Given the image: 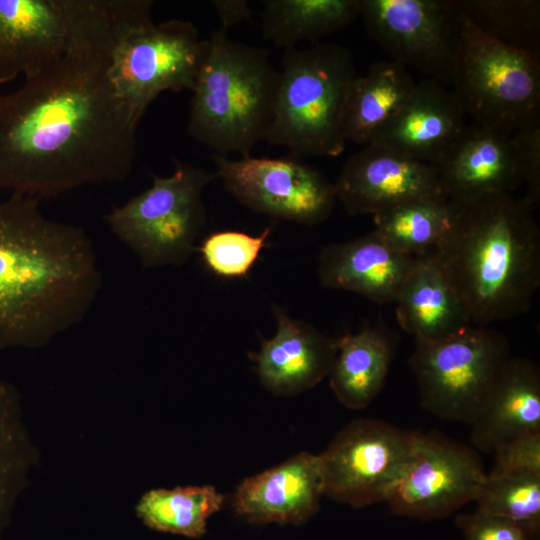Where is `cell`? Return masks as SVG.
Segmentation results:
<instances>
[{
    "label": "cell",
    "mask_w": 540,
    "mask_h": 540,
    "mask_svg": "<svg viewBox=\"0 0 540 540\" xmlns=\"http://www.w3.org/2000/svg\"><path fill=\"white\" fill-rule=\"evenodd\" d=\"M494 453V465L489 472L491 474H540V432L519 436L500 446Z\"/></svg>",
    "instance_id": "33"
},
{
    "label": "cell",
    "mask_w": 540,
    "mask_h": 540,
    "mask_svg": "<svg viewBox=\"0 0 540 540\" xmlns=\"http://www.w3.org/2000/svg\"><path fill=\"white\" fill-rule=\"evenodd\" d=\"M486 476L471 448L438 434L418 433L412 458L386 503L397 516L443 518L475 501Z\"/></svg>",
    "instance_id": "13"
},
{
    "label": "cell",
    "mask_w": 540,
    "mask_h": 540,
    "mask_svg": "<svg viewBox=\"0 0 540 540\" xmlns=\"http://www.w3.org/2000/svg\"><path fill=\"white\" fill-rule=\"evenodd\" d=\"M322 496L320 456L302 452L246 478L232 502L235 512L250 522L299 525L318 511Z\"/></svg>",
    "instance_id": "16"
},
{
    "label": "cell",
    "mask_w": 540,
    "mask_h": 540,
    "mask_svg": "<svg viewBox=\"0 0 540 540\" xmlns=\"http://www.w3.org/2000/svg\"><path fill=\"white\" fill-rule=\"evenodd\" d=\"M431 165L442 194L453 203L489 194H512L525 182L512 135L476 123L466 125Z\"/></svg>",
    "instance_id": "15"
},
{
    "label": "cell",
    "mask_w": 540,
    "mask_h": 540,
    "mask_svg": "<svg viewBox=\"0 0 540 540\" xmlns=\"http://www.w3.org/2000/svg\"><path fill=\"white\" fill-rule=\"evenodd\" d=\"M456 204L443 194L402 202L373 215L375 229L397 250L421 258L432 255L449 232Z\"/></svg>",
    "instance_id": "26"
},
{
    "label": "cell",
    "mask_w": 540,
    "mask_h": 540,
    "mask_svg": "<svg viewBox=\"0 0 540 540\" xmlns=\"http://www.w3.org/2000/svg\"><path fill=\"white\" fill-rule=\"evenodd\" d=\"M360 0H266L262 37L284 49L314 42L356 20Z\"/></svg>",
    "instance_id": "25"
},
{
    "label": "cell",
    "mask_w": 540,
    "mask_h": 540,
    "mask_svg": "<svg viewBox=\"0 0 540 540\" xmlns=\"http://www.w3.org/2000/svg\"><path fill=\"white\" fill-rule=\"evenodd\" d=\"M211 5L225 30L250 19L253 14L246 0H212Z\"/></svg>",
    "instance_id": "35"
},
{
    "label": "cell",
    "mask_w": 540,
    "mask_h": 540,
    "mask_svg": "<svg viewBox=\"0 0 540 540\" xmlns=\"http://www.w3.org/2000/svg\"><path fill=\"white\" fill-rule=\"evenodd\" d=\"M223 503L224 496L210 485L157 488L140 497L136 512L151 529L198 538Z\"/></svg>",
    "instance_id": "28"
},
{
    "label": "cell",
    "mask_w": 540,
    "mask_h": 540,
    "mask_svg": "<svg viewBox=\"0 0 540 540\" xmlns=\"http://www.w3.org/2000/svg\"><path fill=\"white\" fill-rule=\"evenodd\" d=\"M512 137L516 143L527 189L524 201L534 211L540 201V122L520 127Z\"/></svg>",
    "instance_id": "34"
},
{
    "label": "cell",
    "mask_w": 540,
    "mask_h": 540,
    "mask_svg": "<svg viewBox=\"0 0 540 540\" xmlns=\"http://www.w3.org/2000/svg\"><path fill=\"white\" fill-rule=\"evenodd\" d=\"M465 118L452 91L426 79L416 83L405 103L369 143L432 164L465 128Z\"/></svg>",
    "instance_id": "17"
},
{
    "label": "cell",
    "mask_w": 540,
    "mask_h": 540,
    "mask_svg": "<svg viewBox=\"0 0 540 540\" xmlns=\"http://www.w3.org/2000/svg\"><path fill=\"white\" fill-rule=\"evenodd\" d=\"M359 16L390 60L451 87L460 21L449 0H360Z\"/></svg>",
    "instance_id": "11"
},
{
    "label": "cell",
    "mask_w": 540,
    "mask_h": 540,
    "mask_svg": "<svg viewBox=\"0 0 540 540\" xmlns=\"http://www.w3.org/2000/svg\"><path fill=\"white\" fill-rule=\"evenodd\" d=\"M174 164L170 176L152 174L148 189L104 216L144 268L185 263L206 221L202 195L216 173L179 160Z\"/></svg>",
    "instance_id": "6"
},
{
    "label": "cell",
    "mask_w": 540,
    "mask_h": 540,
    "mask_svg": "<svg viewBox=\"0 0 540 540\" xmlns=\"http://www.w3.org/2000/svg\"><path fill=\"white\" fill-rule=\"evenodd\" d=\"M460 21L451 91L474 123L512 135L540 122L539 56L500 43Z\"/></svg>",
    "instance_id": "7"
},
{
    "label": "cell",
    "mask_w": 540,
    "mask_h": 540,
    "mask_svg": "<svg viewBox=\"0 0 540 540\" xmlns=\"http://www.w3.org/2000/svg\"><path fill=\"white\" fill-rule=\"evenodd\" d=\"M279 76L267 50L235 41L221 27L214 30L191 91L188 134L216 155L250 156L267 139Z\"/></svg>",
    "instance_id": "4"
},
{
    "label": "cell",
    "mask_w": 540,
    "mask_h": 540,
    "mask_svg": "<svg viewBox=\"0 0 540 540\" xmlns=\"http://www.w3.org/2000/svg\"><path fill=\"white\" fill-rule=\"evenodd\" d=\"M415 85L408 69L392 60L377 61L365 75H357L349 87L343 112L346 142L368 144L405 103Z\"/></svg>",
    "instance_id": "24"
},
{
    "label": "cell",
    "mask_w": 540,
    "mask_h": 540,
    "mask_svg": "<svg viewBox=\"0 0 540 540\" xmlns=\"http://www.w3.org/2000/svg\"><path fill=\"white\" fill-rule=\"evenodd\" d=\"M39 203L0 201V350L48 345L85 318L102 287L91 238Z\"/></svg>",
    "instance_id": "2"
},
{
    "label": "cell",
    "mask_w": 540,
    "mask_h": 540,
    "mask_svg": "<svg viewBox=\"0 0 540 540\" xmlns=\"http://www.w3.org/2000/svg\"><path fill=\"white\" fill-rule=\"evenodd\" d=\"M277 330L262 339L254 354L261 384L271 393L292 396L313 388L329 375L335 360L336 339L314 326L292 318L273 306Z\"/></svg>",
    "instance_id": "18"
},
{
    "label": "cell",
    "mask_w": 540,
    "mask_h": 540,
    "mask_svg": "<svg viewBox=\"0 0 540 540\" xmlns=\"http://www.w3.org/2000/svg\"><path fill=\"white\" fill-rule=\"evenodd\" d=\"M455 523L463 540H539L538 534L511 520L477 510L459 514Z\"/></svg>",
    "instance_id": "32"
},
{
    "label": "cell",
    "mask_w": 540,
    "mask_h": 540,
    "mask_svg": "<svg viewBox=\"0 0 540 540\" xmlns=\"http://www.w3.org/2000/svg\"><path fill=\"white\" fill-rule=\"evenodd\" d=\"M395 304L399 325L416 341L440 339L471 325L460 299L431 255L416 260Z\"/></svg>",
    "instance_id": "22"
},
{
    "label": "cell",
    "mask_w": 540,
    "mask_h": 540,
    "mask_svg": "<svg viewBox=\"0 0 540 540\" xmlns=\"http://www.w3.org/2000/svg\"><path fill=\"white\" fill-rule=\"evenodd\" d=\"M272 124L266 141L296 158L340 155L346 147L343 112L356 69L335 43L285 49Z\"/></svg>",
    "instance_id": "5"
},
{
    "label": "cell",
    "mask_w": 540,
    "mask_h": 540,
    "mask_svg": "<svg viewBox=\"0 0 540 540\" xmlns=\"http://www.w3.org/2000/svg\"><path fill=\"white\" fill-rule=\"evenodd\" d=\"M337 352L329 373L330 387L347 408L367 407L385 384L396 340L383 326H364L336 339Z\"/></svg>",
    "instance_id": "23"
},
{
    "label": "cell",
    "mask_w": 540,
    "mask_h": 540,
    "mask_svg": "<svg viewBox=\"0 0 540 540\" xmlns=\"http://www.w3.org/2000/svg\"><path fill=\"white\" fill-rule=\"evenodd\" d=\"M209 49L196 26L152 16L132 25L118 41L110 69L114 88L140 123L150 104L165 91L193 90Z\"/></svg>",
    "instance_id": "9"
},
{
    "label": "cell",
    "mask_w": 540,
    "mask_h": 540,
    "mask_svg": "<svg viewBox=\"0 0 540 540\" xmlns=\"http://www.w3.org/2000/svg\"><path fill=\"white\" fill-rule=\"evenodd\" d=\"M470 425L471 443L483 452H495L519 436L540 432L538 366L526 358L510 357Z\"/></svg>",
    "instance_id": "21"
},
{
    "label": "cell",
    "mask_w": 540,
    "mask_h": 540,
    "mask_svg": "<svg viewBox=\"0 0 540 540\" xmlns=\"http://www.w3.org/2000/svg\"><path fill=\"white\" fill-rule=\"evenodd\" d=\"M446 237L431 255L471 325L526 313L540 286V230L533 210L513 194L455 203Z\"/></svg>",
    "instance_id": "3"
},
{
    "label": "cell",
    "mask_w": 540,
    "mask_h": 540,
    "mask_svg": "<svg viewBox=\"0 0 540 540\" xmlns=\"http://www.w3.org/2000/svg\"><path fill=\"white\" fill-rule=\"evenodd\" d=\"M272 227L259 235L223 230L209 234L196 248L205 267L216 276L226 279L245 278L256 263Z\"/></svg>",
    "instance_id": "31"
},
{
    "label": "cell",
    "mask_w": 540,
    "mask_h": 540,
    "mask_svg": "<svg viewBox=\"0 0 540 540\" xmlns=\"http://www.w3.org/2000/svg\"><path fill=\"white\" fill-rule=\"evenodd\" d=\"M418 433L386 422H350L319 454L324 495L355 508L385 502L405 472Z\"/></svg>",
    "instance_id": "10"
},
{
    "label": "cell",
    "mask_w": 540,
    "mask_h": 540,
    "mask_svg": "<svg viewBox=\"0 0 540 540\" xmlns=\"http://www.w3.org/2000/svg\"><path fill=\"white\" fill-rule=\"evenodd\" d=\"M476 510L511 520L540 534V474L488 473Z\"/></svg>",
    "instance_id": "30"
},
{
    "label": "cell",
    "mask_w": 540,
    "mask_h": 540,
    "mask_svg": "<svg viewBox=\"0 0 540 540\" xmlns=\"http://www.w3.org/2000/svg\"><path fill=\"white\" fill-rule=\"evenodd\" d=\"M68 39L65 0H0V83L37 73Z\"/></svg>",
    "instance_id": "19"
},
{
    "label": "cell",
    "mask_w": 540,
    "mask_h": 540,
    "mask_svg": "<svg viewBox=\"0 0 540 540\" xmlns=\"http://www.w3.org/2000/svg\"><path fill=\"white\" fill-rule=\"evenodd\" d=\"M394 248L376 230L322 248L318 277L322 286L360 294L378 304L395 303L416 260Z\"/></svg>",
    "instance_id": "20"
},
{
    "label": "cell",
    "mask_w": 540,
    "mask_h": 540,
    "mask_svg": "<svg viewBox=\"0 0 540 540\" xmlns=\"http://www.w3.org/2000/svg\"><path fill=\"white\" fill-rule=\"evenodd\" d=\"M334 188L350 215H375L411 199L442 194L433 165L374 143L346 160Z\"/></svg>",
    "instance_id": "14"
},
{
    "label": "cell",
    "mask_w": 540,
    "mask_h": 540,
    "mask_svg": "<svg viewBox=\"0 0 540 540\" xmlns=\"http://www.w3.org/2000/svg\"><path fill=\"white\" fill-rule=\"evenodd\" d=\"M38 459L19 393L0 375V531L27 489Z\"/></svg>",
    "instance_id": "27"
},
{
    "label": "cell",
    "mask_w": 540,
    "mask_h": 540,
    "mask_svg": "<svg viewBox=\"0 0 540 540\" xmlns=\"http://www.w3.org/2000/svg\"><path fill=\"white\" fill-rule=\"evenodd\" d=\"M509 358L502 333L467 325L440 339L416 341L409 365L424 409L471 424Z\"/></svg>",
    "instance_id": "8"
},
{
    "label": "cell",
    "mask_w": 540,
    "mask_h": 540,
    "mask_svg": "<svg viewBox=\"0 0 540 540\" xmlns=\"http://www.w3.org/2000/svg\"><path fill=\"white\" fill-rule=\"evenodd\" d=\"M213 160L225 190L256 213L308 226L332 213L334 184L299 158L230 159L215 154Z\"/></svg>",
    "instance_id": "12"
},
{
    "label": "cell",
    "mask_w": 540,
    "mask_h": 540,
    "mask_svg": "<svg viewBox=\"0 0 540 540\" xmlns=\"http://www.w3.org/2000/svg\"><path fill=\"white\" fill-rule=\"evenodd\" d=\"M65 51L0 95V188L36 199L124 181L139 123L111 80L122 35L152 15L151 0H65Z\"/></svg>",
    "instance_id": "1"
},
{
    "label": "cell",
    "mask_w": 540,
    "mask_h": 540,
    "mask_svg": "<svg viewBox=\"0 0 540 540\" xmlns=\"http://www.w3.org/2000/svg\"><path fill=\"white\" fill-rule=\"evenodd\" d=\"M449 3L458 17L488 37L539 56V1L449 0Z\"/></svg>",
    "instance_id": "29"
}]
</instances>
